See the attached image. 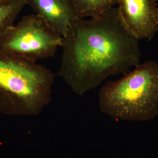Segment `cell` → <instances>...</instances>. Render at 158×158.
<instances>
[{"label": "cell", "instance_id": "6da1fadb", "mask_svg": "<svg viewBox=\"0 0 158 158\" xmlns=\"http://www.w3.org/2000/svg\"><path fill=\"white\" fill-rule=\"evenodd\" d=\"M59 74L82 94L111 76L126 73L139 64V39L122 17L118 7L98 17L71 21L62 37Z\"/></svg>", "mask_w": 158, "mask_h": 158}, {"label": "cell", "instance_id": "7a4b0ae2", "mask_svg": "<svg viewBox=\"0 0 158 158\" xmlns=\"http://www.w3.org/2000/svg\"><path fill=\"white\" fill-rule=\"evenodd\" d=\"M102 113L115 119L145 121L158 115V63L138 64L132 71L104 85L98 94Z\"/></svg>", "mask_w": 158, "mask_h": 158}, {"label": "cell", "instance_id": "3957f363", "mask_svg": "<svg viewBox=\"0 0 158 158\" xmlns=\"http://www.w3.org/2000/svg\"><path fill=\"white\" fill-rule=\"evenodd\" d=\"M54 79L37 62L0 48V97L17 98L32 109L48 96Z\"/></svg>", "mask_w": 158, "mask_h": 158}, {"label": "cell", "instance_id": "277c9868", "mask_svg": "<svg viewBox=\"0 0 158 158\" xmlns=\"http://www.w3.org/2000/svg\"><path fill=\"white\" fill-rule=\"evenodd\" d=\"M62 37L37 14L23 16L0 36V48L37 62L55 56Z\"/></svg>", "mask_w": 158, "mask_h": 158}, {"label": "cell", "instance_id": "5b68a950", "mask_svg": "<svg viewBox=\"0 0 158 158\" xmlns=\"http://www.w3.org/2000/svg\"><path fill=\"white\" fill-rule=\"evenodd\" d=\"M124 22L138 39L151 40L158 31V5L156 0H118Z\"/></svg>", "mask_w": 158, "mask_h": 158}, {"label": "cell", "instance_id": "8992f818", "mask_svg": "<svg viewBox=\"0 0 158 158\" xmlns=\"http://www.w3.org/2000/svg\"><path fill=\"white\" fill-rule=\"evenodd\" d=\"M26 2L35 14L45 20L62 37L66 36L71 21L78 18L71 0H26Z\"/></svg>", "mask_w": 158, "mask_h": 158}, {"label": "cell", "instance_id": "52a82bcc", "mask_svg": "<svg viewBox=\"0 0 158 158\" xmlns=\"http://www.w3.org/2000/svg\"><path fill=\"white\" fill-rule=\"evenodd\" d=\"M118 0H71L78 17H98L118 4Z\"/></svg>", "mask_w": 158, "mask_h": 158}, {"label": "cell", "instance_id": "ba28073f", "mask_svg": "<svg viewBox=\"0 0 158 158\" xmlns=\"http://www.w3.org/2000/svg\"><path fill=\"white\" fill-rule=\"evenodd\" d=\"M26 5V0L0 1V36L14 25L15 21Z\"/></svg>", "mask_w": 158, "mask_h": 158}, {"label": "cell", "instance_id": "9c48e42d", "mask_svg": "<svg viewBox=\"0 0 158 158\" xmlns=\"http://www.w3.org/2000/svg\"><path fill=\"white\" fill-rule=\"evenodd\" d=\"M156 2L157 3L158 5V0H156Z\"/></svg>", "mask_w": 158, "mask_h": 158}, {"label": "cell", "instance_id": "30bf717a", "mask_svg": "<svg viewBox=\"0 0 158 158\" xmlns=\"http://www.w3.org/2000/svg\"><path fill=\"white\" fill-rule=\"evenodd\" d=\"M0 1H4V0H0Z\"/></svg>", "mask_w": 158, "mask_h": 158}]
</instances>
